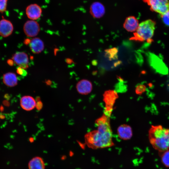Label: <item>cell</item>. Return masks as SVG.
<instances>
[{"mask_svg":"<svg viewBox=\"0 0 169 169\" xmlns=\"http://www.w3.org/2000/svg\"><path fill=\"white\" fill-rule=\"evenodd\" d=\"M105 113L96 122L97 129L84 136L86 144L92 149L109 147L114 145L109 121V114Z\"/></svg>","mask_w":169,"mask_h":169,"instance_id":"obj_1","label":"cell"},{"mask_svg":"<svg viewBox=\"0 0 169 169\" xmlns=\"http://www.w3.org/2000/svg\"><path fill=\"white\" fill-rule=\"evenodd\" d=\"M8 0H0V12L3 13L7 9Z\"/></svg>","mask_w":169,"mask_h":169,"instance_id":"obj_19","label":"cell"},{"mask_svg":"<svg viewBox=\"0 0 169 169\" xmlns=\"http://www.w3.org/2000/svg\"><path fill=\"white\" fill-rule=\"evenodd\" d=\"M28 166V169H45V165L41 157L36 156L29 161Z\"/></svg>","mask_w":169,"mask_h":169,"instance_id":"obj_15","label":"cell"},{"mask_svg":"<svg viewBox=\"0 0 169 169\" xmlns=\"http://www.w3.org/2000/svg\"><path fill=\"white\" fill-rule=\"evenodd\" d=\"M66 62L68 64H71L73 62L72 60L70 59H66Z\"/></svg>","mask_w":169,"mask_h":169,"instance_id":"obj_27","label":"cell"},{"mask_svg":"<svg viewBox=\"0 0 169 169\" xmlns=\"http://www.w3.org/2000/svg\"><path fill=\"white\" fill-rule=\"evenodd\" d=\"M150 56V59L151 65L159 72L166 74L167 72V69L161 60L154 55L151 54Z\"/></svg>","mask_w":169,"mask_h":169,"instance_id":"obj_11","label":"cell"},{"mask_svg":"<svg viewBox=\"0 0 169 169\" xmlns=\"http://www.w3.org/2000/svg\"><path fill=\"white\" fill-rule=\"evenodd\" d=\"M161 16L164 23L166 25L169 26V11Z\"/></svg>","mask_w":169,"mask_h":169,"instance_id":"obj_21","label":"cell"},{"mask_svg":"<svg viewBox=\"0 0 169 169\" xmlns=\"http://www.w3.org/2000/svg\"><path fill=\"white\" fill-rule=\"evenodd\" d=\"M29 44L31 51L35 54L40 53L44 49V43L38 38H35L32 39Z\"/></svg>","mask_w":169,"mask_h":169,"instance_id":"obj_16","label":"cell"},{"mask_svg":"<svg viewBox=\"0 0 169 169\" xmlns=\"http://www.w3.org/2000/svg\"><path fill=\"white\" fill-rule=\"evenodd\" d=\"M31 41V40H30L29 39L27 38L25 39L24 40V43L26 45H28V44H30Z\"/></svg>","mask_w":169,"mask_h":169,"instance_id":"obj_25","label":"cell"},{"mask_svg":"<svg viewBox=\"0 0 169 169\" xmlns=\"http://www.w3.org/2000/svg\"><path fill=\"white\" fill-rule=\"evenodd\" d=\"M90 11L93 17L99 18L103 16L105 13V9L104 5L101 3L95 2L91 5Z\"/></svg>","mask_w":169,"mask_h":169,"instance_id":"obj_8","label":"cell"},{"mask_svg":"<svg viewBox=\"0 0 169 169\" xmlns=\"http://www.w3.org/2000/svg\"><path fill=\"white\" fill-rule=\"evenodd\" d=\"M146 89L144 85H140L137 87L136 92L137 94H141L146 90Z\"/></svg>","mask_w":169,"mask_h":169,"instance_id":"obj_22","label":"cell"},{"mask_svg":"<svg viewBox=\"0 0 169 169\" xmlns=\"http://www.w3.org/2000/svg\"><path fill=\"white\" fill-rule=\"evenodd\" d=\"M14 62L13 60L10 59H8L7 61V63L10 66L13 65Z\"/></svg>","mask_w":169,"mask_h":169,"instance_id":"obj_26","label":"cell"},{"mask_svg":"<svg viewBox=\"0 0 169 169\" xmlns=\"http://www.w3.org/2000/svg\"><path fill=\"white\" fill-rule=\"evenodd\" d=\"M23 30L27 36L33 37L38 34L40 31V27L37 22L31 20L27 21L24 23Z\"/></svg>","mask_w":169,"mask_h":169,"instance_id":"obj_5","label":"cell"},{"mask_svg":"<svg viewBox=\"0 0 169 169\" xmlns=\"http://www.w3.org/2000/svg\"><path fill=\"white\" fill-rule=\"evenodd\" d=\"M42 103L40 101H38L36 103V107L37 109L38 110H40L42 108Z\"/></svg>","mask_w":169,"mask_h":169,"instance_id":"obj_24","label":"cell"},{"mask_svg":"<svg viewBox=\"0 0 169 169\" xmlns=\"http://www.w3.org/2000/svg\"><path fill=\"white\" fill-rule=\"evenodd\" d=\"M161 161L165 166L169 167V149L159 152Z\"/></svg>","mask_w":169,"mask_h":169,"instance_id":"obj_18","label":"cell"},{"mask_svg":"<svg viewBox=\"0 0 169 169\" xmlns=\"http://www.w3.org/2000/svg\"><path fill=\"white\" fill-rule=\"evenodd\" d=\"M14 62L19 67L26 69L28 68V59L26 54L23 52H17L13 56Z\"/></svg>","mask_w":169,"mask_h":169,"instance_id":"obj_7","label":"cell"},{"mask_svg":"<svg viewBox=\"0 0 169 169\" xmlns=\"http://www.w3.org/2000/svg\"><path fill=\"white\" fill-rule=\"evenodd\" d=\"M106 54H107L109 58L112 59L115 56L117 52V50L116 49L113 48L107 50Z\"/></svg>","mask_w":169,"mask_h":169,"instance_id":"obj_20","label":"cell"},{"mask_svg":"<svg viewBox=\"0 0 169 169\" xmlns=\"http://www.w3.org/2000/svg\"><path fill=\"white\" fill-rule=\"evenodd\" d=\"M13 29V26L9 20L3 19L0 20V35L4 37L10 35Z\"/></svg>","mask_w":169,"mask_h":169,"instance_id":"obj_9","label":"cell"},{"mask_svg":"<svg viewBox=\"0 0 169 169\" xmlns=\"http://www.w3.org/2000/svg\"><path fill=\"white\" fill-rule=\"evenodd\" d=\"M3 83L7 86L14 87L18 84V79L15 74L12 72L7 73L3 76Z\"/></svg>","mask_w":169,"mask_h":169,"instance_id":"obj_17","label":"cell"},{"mask_svg":"<svg viewBox=\"0 0 169 169\" xmlns=\"http://www.w3.org/2000/svg\"><path fill=\"white\" fill-rule=\"evenodd\" d=\"M148 136L152 146L159 152L169 149V129L160 125H152L149 131Z\"/></svg>","mask_w":169,"mask_h":169,"instance_id":"obj_2","label":"cell"},{"mask_svg":"<svg viewBox=\"0 0 169 169\" xmlns=\"http://www.w3.org/2000/svg\"><path fill=\"white\" fill-rule=\"evenodd\" d=\"M25 12L27 17L29 19L34 20L38 19L41 17L42 9L38 4L32 3L27 6Z\"/></svg>","mask_w":169,"mask_h":169,"instance_id":"obj_6","label":"cell"},{"mask_svg":"<svg viewBox=\"0 0 169 169\" xmlns=\"http://www.w3.org/2000/svg\"><path fill=\"white\" fill-rule=\"evenodd\" d=\"M17 73L20 75L25 76L27 74V71L24 69L20 67H18L17 69Z\"/></svg>","mask_w":169,"mask_h":169,"instance_id":"obj_23","label":"cell"},{"mask_svg":"<svg viewBox=\"0 0 169 169\" xmlns=\"http://www.w3.org/2000/svg\"><path fill=\"white\" fill-rule=\"evenodd\" d=\"M139 25L137 19L134 16H130L125 19L123 27L127 31L133 32L136 31Z\"/></svg>","mask_w":169,"mask_h":169,"instance_id":"obj_13","label":"cell"},{"mask_svg":"<svg viewBox=\"0 0 169 169\" xmlns=\"http://www.w3.org/2000/svg\"><path fill=\"white\" fill-rule=\"evenodd\" d=\"M76 87L77 91L79 94L85 95L89 93L91 91L92 84L88 80L83 79L78 82Z\"/></svg>","mask_w":169,"mask_h":169,"instance_id":"obj_12","label":"cell"},{"mask_svg":"<svg viewBox=\"0 0 169 169\" xmlns=\"http://www.w3.org/2000/svg\"><path fill=\"white\" fill-rule=\"evenodd\" d=\"M150 6L151 10L161 15L169 11V0H143Z\"/></svg>","mask_w":169,"mask_h":169,"instance_id":"obj_4","label":"cell"},{"mask_svg":"<svg viewBox=\"0 0 169 169\" xmlns=\"http://www.w3.org/2000/svg\"><path fill=\"white\" fill-rule=\"evenodd\" d=\"M156 23L151 19L144 21L139 24L138 27L134 33V36L130 39L136 41H146L150 43L154 33Z\"/></svg>","mask_w":169,"mask_h":169,"instance_id":"obj_3","label":"cell"},{"mask_svg":"<svg viewBox=\"0 0 169 169\" xmlns=\"http://www.w3.org/2000/svg\"><path fill=\"white\" fill-rule=\"evenodd\" d=\"M119 137L124 140L130 139L132 135V132L131 127L126 125H123L120 126L117 129Z\"/></svg>","mask_w":169,"mask_h":169,"instance_id":"obj_14","label":"cell"},{"mask_svg":"<svg viewBox=\"0 0 169 169\" xmlns=\"http://www.w3.org/2000/svg\"><path fill=\"white\" fill-rule=\"evenodd\" d=\"M36 102L32 97L26 95L23 96L20 99V105L21 107L26 111H30L35 107Z\"/></svg>","mask_w":169,"mask_h":169,"instance_id":"obj_10","label":"cell"}]
</instances>
